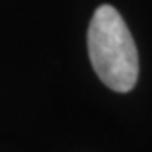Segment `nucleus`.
Wrapping results in <instances>:
<instances>
[{
    "label": "nucleus",
    "instance_id": "obj_1",
    "mask_svg": "<svg viewBox=\"0 0 152 152\" xmlns=\"http://www.w3.org/2000/svg\"><path fill=\"white\" fill-rule=\"evenodd\" d=\"M88 55L99 77L114 92H130L137 83L139 57L136 42L115 7L103 4L88 26Z\"/></svg>",
    "mask_w": 152,
    "mask_h": 152
}]
</instances>
